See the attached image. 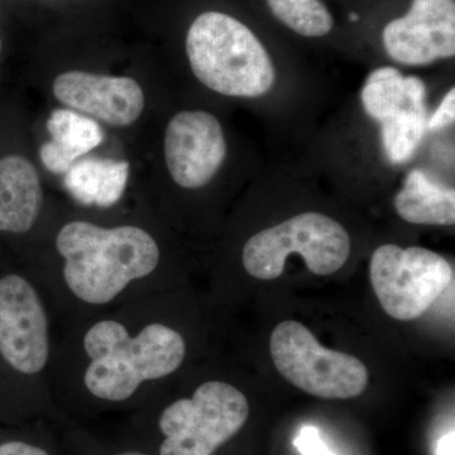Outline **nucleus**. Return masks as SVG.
Masks as SVG:
<instances>
[{
	"instance_id": "nucleus-8",
	"label": "nucleus",
	"mask_w": 455,
	"mask_h": 455,
	"mask_svg": "<svg viewBox=\"0 0 455 455\" xmlns=\"http://www.w3.org/2000/svg\"><path fill=\"white\" fill-rule=\"evenodd\" d=\"M373 291L394 319L410 322L424 315L453 283L451 263L423 247L379 245L370 262Z\"/></svg>"
},
{
	"instance_id": "nucleus-12",
	"label": "nucleus",
	"mask_w": 455,
	"mask_h": 455,
	"mask_svg": "<svg viewBox=\"0 0 455 455\" xmlns=\"http://www.w3.org/2000/svg\"><path fill=\"white\" fill-rule=\"evenodd\" d=\"M52 89L60 103L116 127L133 124L145 110L143 90L128 76L68 71L56 77Z\"/></svg>"
},
{
	"instance_id": "nucleus-22",
	"label": "nucleus",
	"mask_w": 455,
	"mask_h": 455,
	"mask_svg": "<svg viewBox=\"0 0 455 455\" xmlns=\"http://www.w3.org/2000/svg\"><path fill=\"white\" fill-rule=\"evenodd\" d=\"M107 455H152L147 451H140V449H122V451H110Z\"/></svg>"
},
{
	"instance_id": "nucleus-4",
	"label": "nucleus",
	"mask_w": 455,
	"mask_h": 455,
	"mask_svg": "<svg viewBox=\"0 0 455 455\" xmlns=\"http://www.w3.org/2000/svg\"><path fill=\"white\" fill-rule=\"evenodd\" d=\"M187 53L196 79L224 97H262L276 83V68L259 38L220 12H205L194 20Z\"/></svg>"
},
{
	"instance_id": "nucleus-15",
	"label": "nucleus",
	"mask_w": 455,
	"mask_h": 455,
	"mask_svg": "<svg viewBox=\"0 0 455 455\" xmlns=\"http://www.w3.org/2000/svg\"><path fill=\"white\" fill-rule=\"evenodd\" d=\"M130 176L128 161L80 158L65 173L66 190L84 206L112 208L121 200Z\"/></svg>"
},
{
	"instance_id": "nucleus-9",
	"label": "nucleus",
	"mask_w": 455,
	"mask_h": 455,
	"mask_svg": "<svg viewBox=\"0 0 455 455\" xmlns=\"http://www.w3.org/2000/svg\"><path fill=\"white\" fill-rule=\"evenodd\" d=\"M364 112L381 124L383 152L391 164H406L427 133V86L385 66L367 77L361 92Z\"/></svg>"
},
{
	"instance_id": "nucleus-17",
	"label": "nucleus",
	"mask_w": 455,
	"mask_h": 455,
	"mask_svg": "<svg viewBox=\"0 0 455 455\" xmlns=\"http://www.w3.org/2000/svg\"><path fill=\"white\" fill-rule=\"evenodd\" d=\"M266 3L283 25L302 37H324L333 29V16L322 0H266Z\"/></svg>"
},
{
	"instance_id": "nucleus-2",
	"label": "nucleus",
	"mask_w": 455,
	"mask_h": 455,
	"mask_svg": "<svg viewBox=\"0 0 455 455\" xmlns=\"http://www.w3.org/2000/svg\"><path fill=\"white\" fill-rule=\"evenodd\" d=\"M27 275L46 299L57 328L167 291L170 284L163 244L148 228L88 218L61 220Z\"/></svg>"
},
{
	"instance_id": "nucleus-10",
	"label": "nucleus",
	"mask_w": 455,
	"mask_h": 455,
	"mask_svg": "<svg viewBox=\"0 0 455 455\" xmlns=\"http://www.w3.org/2000/svg\"><path fill=\"white\" fill-rule=\"evenodd\" d=\"M164 161L172 181L199 190L212 181L227 158V140L220 119L205 110H184L164 131Z\"/></svg>"
},
{
	"instance_id": "nucleus-21",
	"label": "nucleus",
	"mask_w": 455,
	"mask_h": 455,
	"mask_svg": "<svg viewBox=\"0 0 455 455\" xmlns=\"http://www.w3.org/2000/svg\"><path fill=\"white\" fill-rule=\"evenodd\" d=\"M436 455H454V430L439 440Z\"/></svg>"
},
{
	"instance_id": "nucleus-11",
	"label": "nucleus",
	"mask_w": 455,
	"mask_h": 455,
	"mask_svg": "<svg viewBox=\"0 0 455 455\" xmlns=\"http://www.w3.org/2000/svg\"><path fill=\"white\" fill-rule=\"evenodd\" d=\"M383 46L394 61L424 66L455 55V0H412L405 16L386 25Z\"/></svg>"
},
{
	"instance_id": "nucleus-3",
	"label": "nucleus",
	"mask_w": 455,
	"mask_h": 455,
	"mask_svg": "<svg viewBox=\"0 0 455 455\" xmlns=\"http://www.w3.org/2000/svg\"><path fill=\"white\" fill-rule=\"evenodd\" d=\"M57 325L46 299L27 274L0 276V367L25 409L55 412L52 363Z\"/></svg>"
},
{
	"instance_id": "nucleus-14",
	"label": "nucleus",
	"mask_w": 455,
	"mask_h": 455,
	"mask_svg": "<svg viewBox=\"0 0 455 455\" xmlns=\"http://www.w3.org/2000/svg\"><path fill=\"white\" fill-rule=\"evenodd\" d=\"M51 140L40 149L42 164L53 173H66L83 156L104 140L103 130L94 119L71 109H56L46 123Z\"/></svg>"
},
{
	"instance_id": "nucleus-20",
	"label": "nucleus",
	"mask_w": 455,
	"mask_h": 455,
	"mask_svg": "<svg viewBox=\"0 0 455 455\" xmlns=\"http://www.w3.org/2000/svg\"><path fill=\"white\" fill-rule=\"evenodd\" d=\"M0 455H52L44 444L14 439L0 444Z\"/></svg>"
},
{
	"instance_id": "nucleus-23",
	"label": "nucleus",
	"mask_w": 455,
	"mask_h": 455,
	"mask_svg": "<svg viewBox=\"0 0 455 455\" xmlns=\"http://www.w3.org/2000/svg\"><path fill=\"white\" fill-rule=\"evenodd\" d=\"M0 51H2V41H0Z\"/></svg>"
},
{
	"instance_id": "nucleus-1",
	"label": "nucleus",
	"mask_w": 455,
	"mask_h": 455,
	"mask_svg": "<svg viewBox=\"0 0 455 455\" xmlns=\"http://www.w3.org/2000/svg\"><path fill=\"white\" fill-rule=\"evenodd\" d=\"M167 291L57 328L56 405L77 411L142 409L188 363V334Z\"/></svg>"
},
{
	"instance_id": "nucleus-19",
	"label": "nucleus",
	"mask_w": 455,
	"mask_h": 455,
	"mask_svg": "<svg viewBox=\"0 0 455 455\" xmlns=\"http://www.w3.org/2000/svg\"><path fill=\"white\" fill-rule=\"evenodd\" d=\"M455 119V90H449L443 100L440 101L439 107L435 112L431 114L427 118V131H440L448 127L449 124L454 123Z\"/></svg>"
},
{
	"instance_id": "nucleus-6",
	"label": "nucleus",
	"mask_w": 455,
	"mask_h": 455,
	"mask_svg": "<svg viewBox=\"0 0 455 455\" xmlns=\"http://www.w3.org/2000/svg\"><path fill=\"white\" fill-rule=\"evenodd\" d=\"M350 250V236L339 221L307 212L251 236L242 265L251 277L272 281L283 275L286 259L298 254L314 275L328 276L346 265Z\"/></svg>"
},
{
	"instance_id": "nucleus-18",
	"label": "nucleus",
	"mask_w": 455,
	"mask_h": 455,
	"mask_svg": "<svg viewBox=\"0 0 455 455\" xmlns=\"http://www.w3.org/2000/svg\"><path fill=\"white\" fill-rule=\"evenodd\" d=\"M295 447L302 455H335L326 448L320 431L314 427H304L295 439Z\"/></svg>"
},
{
	"instance_id": "nucleus-13",
	"label": "nucleus",
	"mask_w": 455,
	"mask_h": 455,
	"mask_svg": "<svg viewBox=\"0 0 455 455\" xmlns=\"http://www.w3.org/2000/svg\"><path fill=\"white\" fill-rule=\"evenodd\" d=\"M44 188L27 158L9 155L0 160V232L23 235L42 220Z\"/></svg>"
},
{
	"instance_id": "nucleus-7",
	"label": "nucleus",
	"mask_w": 455,
	"mask_h": 455,
	"mask_svg": "<svg viewBox=\"0 0 455 455\" xmlns=\"http://www.w3.org/2000/svg\"><path fill=\"white\" fill-rule=\"evenodd\" d=\"M269 352L278 373L295 387L325 400L363 394L370 373L355 355L324 348L301 323L286 320L272 331Z\"/></svg>"
},
{
	"instance_id": "nucleus-5",
	"label": "nucleus",
	"mask_w": 455,
	"mask_h": 455,
	"mask_svg": "<svg viewBox=\"0 0 455 455\" xmlns=\"http://www.w3.org/2000/svg\"><path fill=\"white\" fill-rule=\"evenodd\" d=\"M151 403L160 405L151 412L160 436L158 455H214L250 416L243 392L220 379H204L188 394Z\"/></svg>"
},
{
	"instance_id": "nucleus-16",
	"label": "nucleus",
	"mask_w": 455,
	"mask_h": 455,
	"mask_svg": "<svg viewBox=\"0 0 455 455\" xmlns=\"http://www.w3.org/2000/svg\"><path fill=\"white\" fill-rule=\"evenodd\" d=\"M398 217L418 226L455 224V191L430 179L423 170H412L395 196Z\"/></svg>"
}]
</instances>
